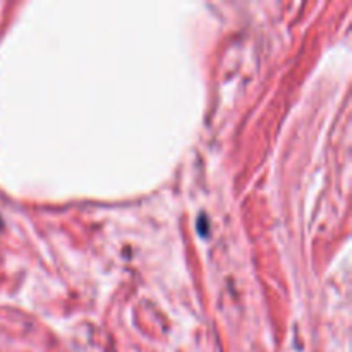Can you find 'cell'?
Instances as JSON below:
<instances>
[{
  "label": "cell",
  "mask_w": 352,
  "mask_h": 352,
  "mask_svg": "<svg viewBox=\"0 0 352 352\" xmlns=\"http://www.w3.org/2000/svg\"><path fill=\"white\" fill-rule=\"evenodd\" d=\"M0 226H2V222H0Z\"/></svg>",
  "instance_id": "cell-1"
}]
</instances>
